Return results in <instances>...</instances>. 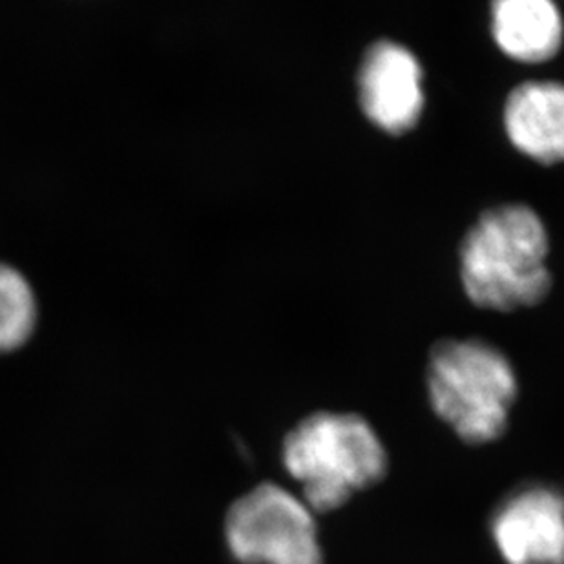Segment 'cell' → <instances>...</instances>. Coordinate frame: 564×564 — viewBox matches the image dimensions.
I'll use <instances>...</instances> for the list:
<instances>
[{
  "label": "cell",
  "mask_w": 564,
  "mask_h": 564,
  "mask_svg": "<svg viewBox=\"0 0 564 564\" xmlns=\"http://www.w3.org/2000/svg\"><path fill=\"white\" fill-rule=\"evenodd\" d=\"M424 72L404 44L380 39L358 69V101L366 118L388 133L410 132L424 110Z\"/></svg>",
  "instance_id": "5"
},
{
  "label": "cell",
  "mask_w": 564,
  "mask_h": 564,
  "mask_svg": "<svg viewBox=\"0 0 564 564\" xmlns=\"http://www.w3.org/2000/svg\"><path fill=\"white\" fill-rule=\"evenodd\" d=\"M491 533L508 564H564V496L546 486L517 491L496 511Z\"/></svg>",
  "instance_id": "6"
},
{
  "label": "cell",
  "mask_w": 564,
  "mask_h": 564,
  "mask_svg": "<svg viewBox=\"0 0 564 564\" xmlns=\"http://www.w3.org/2000/svg\"><path fill=\"white\" fill-rule=\"evenodd\" d=\"M433 411L469 444L505 435L517 399V377L505 352L480 338H444L427 362Z\"/></svg>",
  "instance_id": "3"
},
{
  "label": "cell",
  "mask_w": 564,
  "mask_h": 564,
  "mask_svg": "<svg viewBox=\"0 0 564 564\" xmlns=\"http://www.w3.org/2000/svg\"><path fill=\"white\" fill-rule=\"evenodd\" d=\"M550 238L543 219L527 203L486 208L464 235L460 280L482 310L532 307L550 294Z\"/></svg>",
  "instance_id": "1"
},
{
  "label": "cell",
  "mask_w": 564,
  "mask_h": 564,
  "mask_svg": "<svg viewBox=\"0 0 564 564\" xmlns=\"http://www.w3.org/2000/svg\"><path fill=\"white\" fill-rule=\"evenodd\" d=\"M37 318L35 294L19 269L0 261V351L21 346Z\"/></svg>",
  "instance_id": "9"
},
{
  "label": "cell",
  "mask_w": 564,
  "mask_h": 564,
  "mask_svg": "<svg viewBox=\"0 0 564 564\" xmlns=\"http://www.w3.org/2000/svg\"><path fill=\"white\" fill-rule=\"evenodd\" d=\"M225 539L241 564H324L310 506L271 482L230 506Z\"/></svg>",
  "instance_id": "4"
},
{
  "label": "cell",
  "mask_w": 564,
  "mask_h": 564,
  "mask_svg": "<svg viewBox=\"0 0 564 564\" xmlns=\"http://www.w3.org/2000/svg\"><path fill=\"white\" fill-rule=\"evenodd\" d=\"M491 32L506 55L522 63H543L563 46L564 21L550 0H497Z\"/></svg>",
  "instance_id": "8"
},
{
  "label": "cell",
  "mask_w": 564,
  "mask_h": 564,
  "mask_svg": "<svg viewBox=\"0 0 564 564\" xmlns=\"http://www.w3.org/2000/svg\"><path fill=\"white\" fill-rule=\"evenodd\" d=\"M502 118L522 154L544 165L564 163V83L524 80L506 97Z\"/></svg>",
  "instance_id": "7"
},
{
  "label": "cell",
  "mask_w": 564,
  "mask_h": 564,
  "mask_svg": "<svg viewBox=\"0 0 564 564\" xmlns=\"http://www.w3.org/2000/svg\"><path fill=\"white\" fill-rule=\"evenodd\" d=\"M283 468L302 486L313 513L346 505L388 474V453L371 424L355 413L318 411L289 433Z\"/></svg>",
  "instance_id": "2"
}]
</instances>
